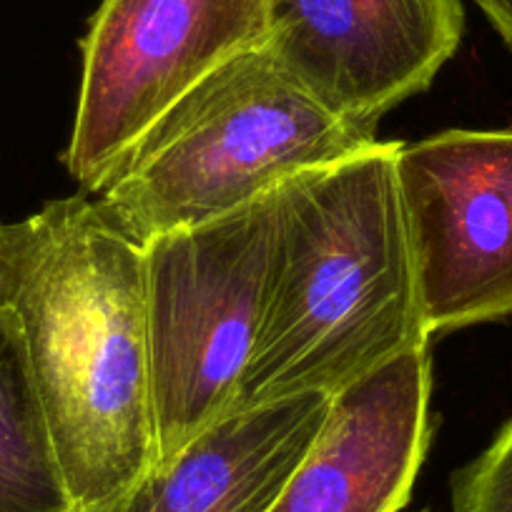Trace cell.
Here are the masks:
<instances>
[{"label": "cell", "mask_w": 512, "mask_h": 512, "mask_svg": "<svg viewBox=\"0 0 512 512\" xmlns=\"http://www.w3.org/2000/svg\"><path fill=\"white\" fill-rule=\"evenodd\" d=\"M462 33L460 0H272L269 46L329 111L377 128L430 88Z\"/></svg>", "instance_id": "7"}, {"label": "cell", "mask_w": 512, "mask_h": 512, "mask_svg": "<svg viewBox=\"0 0 512 512\" xmlns=\"http://www.w3.org/2000/svg\"><path fill=\"white\" fill-rule=\"evenodd\" d=\"M455 512H512V417L480 457L452 475Z\"/></svg>", "instance_id": "11"}, {"label": "cell", "mask_w": 512, "mask_h": 512, "mask_svg": "<svg viewBox=\"0 0 512 512\" xmlns=\"http://www.w3.org/2000/svg\"><path fill=\"white\" fill-rule=\"evenodd\" d=\"M475 3L512 51V0H475Z\"/></svg>", "instance_id": "12"}, {"label": "cell", "mask_w": 512, "mask_h": 512, "mask_svg": "<svg viewBox=\"0 0 512 512\" xmlns=\"http://www.w3.org/2000/svg\"><path fill=\"white\" fill-rule=\"evenodd\" d=\"M269 31L272 0H101L81 43L68 174L101 191L174 103L226 61L267 43Z\"/></svg>", "instance_id": "5"}, {"label": "cell", "mask_w": 512, "mask_h": 512, "mask_svg": "<svg viewBox=\"0 0 512 512\" xmlns=\"http://www.w3.org/2000/svg\"><path fill=\"white\" fill-rule=\"evenodd\" d=\"M277 196L144 246L156 465L234 410L262 322Z\"/></svg>", "instance_id": "4"}, {"label": "cell", "mask_w": 512, "mask_h": 512, "mask_svg": "<svg viewBox=\"0 0 512 512\" xmlns=\"http://www.w3.org/2000/svg\"><path fill=\"white\" fill-rule=\"evenodd\" d=\"M400 146L379 141L274 191L267 302L231 412L337 395L430 344L397 186Z\"/></svg>", "instance_id": "2"}, {"label": "cell", "mask_w": 512, "mask_h": 512, "mask_svg": "<svg viewBox=\"0 0 512 512\" xmlns=\"http://www.w3.org/2000/svg\"><path fill=\"white\" fill-rule=\"evenodd\" d=\"M397 186L427 334L512 319V128L402 144Z\"/></svg>", "instance_id": "6"}, {"label": "cell", "mask_w": 512, "mask_h": 512, "mask_svg": "<svg viewBox=\"0 0 512 512\" xmlns=\"http://www.w3.org/2000/svg\"><path fill=\"white\" fill-rule=\"evenodd\" d=\"M0 309L16 322L73 512H103L156 462L144 246L96 201L0 224Z\"/></svg>", "instance_id": "1"}, {"label": "cell", "mask_w": 512, "mask_h": 512, "mask_svg": "<svg viewBox=\"0 0 512 512\" xmlns=\"http://www.w3.org/2000/svg\"><path fill=\"white\" fill-rule=\"evenodd\" d=\"M377 144L374 128L319 103L267 41L174 103L123 156L96 204L123 236L146 246Z\"/></svg>", "instance_id": "3"}, {"label": "cell", "mask_w": 512, "mask_h": 512, "mask_svg": "<svg viewBox=\"0 0 512 512\" xmlns=\"http://www.w3.org/2000/svg\"><path fill=\"white\" fill-rule=\"evenodd\" d=\"M334 395L231 412L103 512H269L317 442Z\"/></svg>", "instance_id": "9"}, {"label": "cell", "mask_w": 512, "mask_h": 512, "mask_svg": "<svg viewBox=\"0 0 512 512\" xmlns=\"http://www.w3.org/2000/svg\"><path fill=\"white\" fill-rule=\"evenodd\" d=\"M430 395L427 347L337 392L317 442L269 512H400L432 440Z\"/></svg>", "instance_id": "8"}, {"label": "cell", "mask_w": 512, "mask_h": 512, "mask_svg": "<svg viewBox=\"0 0 512 512\" xmlns=\"http://www.w3.org/2000/svg\"><path fill=\"white\" fill-rule=\"evenodd\" d=\"M0 512H73L16 322L0 309Z\"/></svg>", "instance_id": "10"}]
</instances>
